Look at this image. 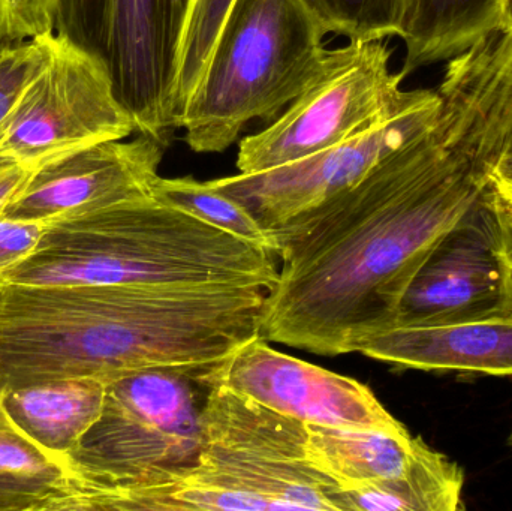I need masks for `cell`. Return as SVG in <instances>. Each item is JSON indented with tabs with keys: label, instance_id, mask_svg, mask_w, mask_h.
I'll list each match as a JSON object with an SVG mask.
<instances>
[{
	"label": "cell",
	"instance_id": "cell-24",
	"mask_svg": "<svg viewBox=\"0 0 512 511\" xmlns=\"http://www.w3.org/2000/svg\"><path fill=\"white\" fill-rule=\"evenodd\" d=\"M60 0H0V50L56 33Z\"/></svg>",
	"mask_w": 512,
	"mask_h": 511
},
{
	"label": "cell",
	"instance_id": "cell-17",
	"mask_svg": "<svg viewBox=\"0 0 512 511\" xmlns=\"http://www.w3.org/2000/svg\"><path fill=\"white\" fill-rule=\"evenodd\" d=\"M307 426V450L313 465L340 491L387 482L408 470L420 437L372 429Z\"/></svg>",
	"mask_w": 512,
	"mask_h": 511
},
{
	"label": "cell",
	"instance_id": "cell-18",
	"mask_svg": "<svg viewBox=\"0 0 512 511\" xmlns=\"http://www.w3.org/2000/svg\"><path fill=\"white\" fill-rule=\"evenodd\" d=\"M463 488V468L421 440L405 473L343 497L348 511H457L465 510Z\"/></svg>",
	"mask_w": 512,
	"mask_h": 511
},
{
	"label": "cell",
	"instance_id": "cell-13",
	"mask_svg": "<svg viewBox=\"0 0 512 511\" xmlns=\"http://www.w3.org/2000/svg\"><path fill=\"white\" fill-rule=\"evenodd\" d=\"M167 144L146 134L50 159L30 174L3 216L50 222L153 197Z\"/></svg>",
	"mask_w": 512,
	"mask_h": 511
},
{
	"label": "cell",
	"instance_id": "cell-1",
	"mask_svg": "<svg viewBox=\"0 0 512 511\" xmlns=\"http://www.w3.org/2000/svg\"><path fill=\"white\" fill-rule=\"evenodd\" d=\"M496 38L450 59L441 111L366 179L274 230L279 275L259 335L319 356L358 353L391 329L436 242L492 185Z\"/></svg>",
	"mask_w": 512,
	"mask_h": 511
},
{
	"label": "cell",
	"instance_id": "cell-28",
	"mask_svg": "<svg viewBox=\"0 0 512 511\" xmlns=\"http://www.w3.org/2000/svg\"><path fill=\"white\" fill-rule=\"evenodd\" d=\"M492 183L507 209L512 224V156L499 158L492 171Z\"/></svg>",
	"mask_w": 512,
	"mask_h": 511
},
{
	"label": "cell",
	"instance_id": "cell-27",
	"mask_svg": "<svg viewBox=\"0 0 512 511\" xmlns=\"http://www.w3.org/2000/svg\"><path fill=\"white\" fill-rule=\"evenodd\" d=\"M33 170L35 168L0 156V215H3L6 207L20 194Z\"/></svg>",
	"mask_w": 512,
	"mask_h": 511
},
{
	"label": "cell",
	"instance_id": "cell-29",
	"mask_svg": "<svg viewBox=\"0 0 512 511\" xmlns=\"http://www.w3.org/2000/svg\"><path fill=\"white\" fill-rule=\"evenodd\" d=\"M510 444L512 446V434H511V437H510Z\"/></svg>",
	"mask_w": 512,
	"mask_h": 511
},
{
	"label": "cell",
	"instance_id": "cell-7",
	"mask_svg": "<svg viewBox=\"0 0 512 511\" xmlns=\"http://www.w3.org/2000/svg\"><path fill=\"white\" fill-rule=\"evenodd\" d=\"M189 0H60L56 33L107 72L114 95L146 134L170 146Z\"/></svg>",
	"mask_w": 512,
	"mask_h": 511
},
{
	"label": "cell",
	"instance_id": "cell-2",
	"mask_svg": "<svg viewBox=\"0 0 512 511\" xmlns=\"http://www.w3.org/2000/svg\"><path fill=\"white\" fill-rule=\"evenodd\" d=\"M265 294L239 285H0V395L147 369L201 377L259 333Z\"/></svg>",
	"mask_w": 512,
	"mask_h": 511
},
{
	"label": "cell",
	"instance_id": "cell-19",
	"mask_svg": "<svg viewBox=\"0 0 512 511\" xmlns=\"http://www.w3.org/2000/svg\"><path fill=\"white\" fill-rule=\"evenodd\" d=\"M72 492L65 462L27 438L0 402V511H60Z\"/></svg>",
	"mask_w": 512,
	"mask_h": 511
},
{
	"label": "cell",
	"instance_id": "cell-3",
	"mask_svg": "<svg viewBox=\"0 0 512 511\" xmlns=\"http://www.w3.org/2000/svg\"><path fill=\"white\" fill-rule=\"evenodd\" d=\"M279 257L153 197L45 225L0 285H239L270 290Z\"/></svg>",
	"mask_w": 512,
	"mask_h": 511
},
{
	"label": "cell",
	"instance_id": "cell-22",
	"mask_svg": "<svg viewBox=\"0 0 512 511\" xmlns=\"http://www.w3.org/2000/svg\"><path fill=\"white\" fill-rule=\"evenodd\" d=\"M233 3L234 0H189L177 57V117L203 75Z\"/></svg>",
	"mask_w": 512,
	"mask_h": 511
},
{
	"label": "cell",
	"instance_id": "cell-25",
	"mask_svg": "<svg viewBox=\"0 0 512 511\" xmlns=\"http://www.w3.org/2000/svg\"><path fill=\"white\" fill-rule=\"evenodd\" d=\"M489 137L499 158L512 156V21L499 33L495 92L490 108Z\"/></svg>",
	"mask_w": 512,
	"mask_h": 511
},
{
	"label": "cell",
	"instance_id": "cell-16",
	"mask_svg": "<svg viewBox=\"0 0 512 511\" xmlns=\"http://www.w3.org/2000/svg\"><path fill=\"white\" fill-rule=\"evenodd\" d=\"M512 0H411L402 41L406 75L459 56L489 36L507 29Z\"/></svg>",
	"mask_w": 512,
	"mask_h": 511
},
{
	"label": "cell",
	"instance_id": "cell-20",
	"mask_svg": "<svg viewBox=\"0 0 512 511\" xmlns=\"http://www.w3.org/2000/svg\"><path fill=\"white\" fill-rule=\"evenodd\" d=\"M152 195L167 206L183 210L219 230L277 255L279 242L276 233L262 227L246 207L218 191L210 182H200L194 177L165 179L159 176L153 183Z\"/></svg>",
	"mask_w": 512,
	"mask_h": 511
},
{
	"label": "cell",
	"instance_id": "cell-10",
	"mask_svg": "<svg viewBox=\"0 0 512 511\" xmlns=\"http://www.w3.org/2000/svg\"><path fill=\"white\" fill-rule=\"evenodd\" d=\"M137 132L107 72L57 33L44 66L0 129V156L30 168L83 147Z\"/></svg>",
	"mask_w": 512,
	"mask_h": 511
},
{
	"label": "cell",
	"instance_id": "cell-21",
	"mask_svg": "<svg viewBox=\"0 0 512 511\" xmlns=\"http://www.w3.org/2000/svg\"><path fill=\"white\" fill-rule=\"evenodd\" d=\"M327 33L349 41L402 38L411 0H300Z\"/></svg>",
	"mask_w": 512,
	"mask_h": 511
},
{
	"label": "cell",
	"instance_id": "cell-5",
	"mask_svg": "<svg viewBox=\"0 0 512 511\" xmlns=\"http://www.w3.org/2000/svg\"><path fill=\"white\" fill-rule=\"evenodd\" d=\"M179 510L348 511L313 465L307 426L221 384H209L197 461L173 480Z\"/></svg>",
	"mask_w": 512,
	"mask_h": 511
},
{
	"label": "cell",
	"instance_id": "cell-12",
	"mask_svg": "<svg viewBox=\"0 0 512 511\" xmlns=\"http://www.w3.org/2000/svg\"><path fill=\"white\" fill-rule=\"evenodd\" d=\"M203 383L221 384L306 425L385 432L406 429L366 384L280 353L259 333L204 372Z\"/></svg>",
	"mask_w": 512,
	"mask_h": 511
},
{
	"label": "cell",
	"instance_id": "cell-9",
	"mask_svg": "<svg viewBox=\"0 0 512 511\" xmlns=\"http://www.w3.org/2000/svg\"><path fill=\"white\" fill-rule=\"evenodd\" d=\"M510 315L512 224L492 183L430 249L403 294L393 327L451 326Z\"/></svg>",
	"mask_w": 512,
	"mask_h": 511
},
{
	"label": "cell",
	"instance_id": "cell-8",
	"mask_svg": "<svg viewBox=\"0 0 512 511\" xmlns=\"http://www.w3.org/2000/svg\"><path fill=\"white\" fill-rule=\"evenodd\" d=\"M384 41H349L328 50L315 83L274 122L240 141L237 170L261 173L300 161L369 131L402 110L417 90H402Z\"/></svg>",
	"mask_w": 512,
	"mask_h": 511
},
{
	"label": "cell",
	"instance_id": "cell-15",
	"mask_svg": "<svg viewBox=\"0 0 512 511\" xmlns=\"http://www.w3.org/2000/svg\"><path fill=\"white\" fill-rule=\"evenodd\" d=\"M105 386L96 378L45 381L2 393L0 402L27 438L65 462L101 416Z\"/></svg>",
	"mask_w": 512,
	"mask_h": 511
},
{
	"label": "cell",
	"instance_id": "cell-4",
	"mask_svg": "<svg viewBox=\"0 0 512 511\" xmlns=\"http://www.w3.org/2000/svg\"><path fill=\"white\" fill-rule=\"evenodd\" d=\"M325 35L300 0H234L177 117L186 144L197 153H221L252 120L274 122L321 75Z\"/></svg>",
	"mask_w": 512,
	"mask_h": 511
},
{
	"label": "cell",
	"instance_id": "cell-26",
	"mask_svg": "<svg viewBox=\"0 0 512 511\" xmlns=\"http://www.w3.org/2000/svg\"><path fill=\"white\" fill-rule=\"evenodd\" d=\"M45 225L47 222L21 221L0 215V281L35 251Z\"/></svg>",
	"mask_w": 512,
	"mask_h": 511
},
{
	"label": "cell",
	"instance_id": "cell-23",
	"mask_svg": "<svg viewBox=\"0 0 512 511\" xmlns=\"http://www.w3.org/2000/svg\"><path fill=\"white\" fill-rule=\"evenodd\" d=\"M50 36V35H48ZM48 36L0 50V129L48 56Z\"/></svg>",
	"mask_w": 512,
	"mask_h": 511
},
{
	"label": "cell",
	"instance_id": "cell-6",
	"mask_svg": "<svg viewBox=\"0 0 512 511\" xmlns=\"http://www.w3.org/2000/svg\"><path fill=\"white\" fill-rule=\"evenodd\" d=\"M209 386L174 369L107 381L101 416L65 459L72 488L123 489L191 467Z\"/></svg>",
	"mask_w": 512,
	"mask_h": 511
},
{
	"label": "cell",
	"instance_id": "cell-11",
	"mask_svg": "<svg viewBox=\"0 0 512 511\" xmlns=\"http://www.w3.org/2000/svg\"><path fill=\"white\" fill-rule=\"evenodd\" d=\"M441 104L438 89L417 90L390 119L337 146L282 167L210 183L239 201L262 227L277 230L366 179L391 153L423 134Z\"/></svg>",
	"mask_w": 512,
	"mask_h": 511
},
{
	"label": "cell",
	"instance_id": "cell-14",
	"mask_svg": "<svg viewBox=\"0 0 512 511\" xmlns=\"http://www.w3.org/2000/svg\"><path fill=\"white\" fill-rule=\"evenodd\" d=\"M358 353L399 369L512 377V315L435 327H393Z\"/></svg>",
	"mask_w": 512,
	"mask_h": 511
}]
</instances>
